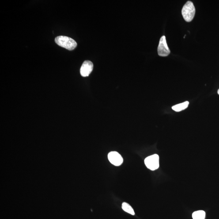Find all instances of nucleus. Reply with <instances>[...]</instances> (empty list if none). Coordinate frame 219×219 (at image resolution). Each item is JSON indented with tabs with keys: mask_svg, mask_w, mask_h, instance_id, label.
Instances as JSON below:
<instances>
[{
	"mask_svg": "<svg viewBox=\"0 0 219 219\" xmlns=\"http://www.w3.org/2000/svg\"><path fill=\"white\" fill-rule=\"evenodd\" d=\"M145 164L147 168L152 171H155L159 167V156L157 154H154L146 158Z\"/></svg>",
	"mask_w": 219,
	"mask_h": 219,
	"instance_id": "obj_3",
	"label": "nucleus"
},
{
	"mask_svg": "<svg viewBox=\"0 0 219 219\" xmlns=\"http://www.w3.org/2000/svg\"><path fill=\"white\" fill-rule=\"evenodd\" d=\"M158 54L161 57H167L171 52L169 47L167 45L166 37L162 36L160 39L157 48Z\"/></svg>",
	"mask_w": 219,
	"mask_h": 219,
	"instance_id": "obj_4",
	"label": "nucleus"
},
{
	"mask_svg": "<svg viewBox=\"0 0 219 219\" xmlns=\"http://www.w3.org/2000/svg\"><path fill=\"white\" fill-rule=\"evenodd\" d=\"M108 159L112 164L115 166H119L123 162V158L119 153L112 152L108 153Z\"/></svg>",
	"mask_w": 219,
	"mask_h": 219,
	"instance_id": "obj_5",
	"label": "nucleus"
},
{
	"mask_svg": "<svg viewBox=\"0 0 219 219\" xmlns=\"http://www.w3.org/2000/svg\"><path fill=\"white\" fill-rule=\"evenodd\" d=\"M189 104V102H184L173 106L172 107V109L174 111L179 112L183 111V110L187 108L188 107Z\"/></svg>",
	"mask_w": 219,
	"mask_h": 219,
	"instance_id": "obj_7",
	"label": "nucleus"
},
{
	"mask_svg": "<svg viewBox=\"0 0 219 219\" xmlns=\"http://www.w3.org/2000/svg\"><path fill=\"white\" fill-rule=\"evenodd\" d=\"M195 8L194 4L188 1L185 4L182 9V14L185 21L190 22L192 21L195 16Z\"/></svg>",
	"mask_w": 219,
	"mask_h": 219,
	"instance_id": "obj_2",
	"label": "nucleus"
},
{
	"mask_svg": "<svg viewBox=\"0 0 219 219\" xmlns=\"http://www.w3.org/2000/svg\"><path fill=\"white\" fill-rule=\"evenodd\" d=\"M217 93H218V94L219 95V89H218V91H217Z\"/></svg>",
	"mask_w": 219,
	"mask_h": 219,
	"instance_id": "obj_10",
	"label": "nucleus"
},
{
	"mask_svg": "<svg viewBox=\"0 0 219 219\" xmlns=\"http://www.w3.org/2000/svg\"><path fill=\"white\" fill-rule=\"evenodd\" d=\"M93 68V65L89 61H85L82 63L80 69V73L83 77H87L90 74Z\"/></svg>",
	"mask_w": 219,
	"mask_h": 219,
	"instance_id": "obj_6",
	"label": "nucleus"
},
{
	"mask_svg": "<svg viewBox=\"0 0 219 219\" xmlns=\"http://www.w3.org/2000/svg\"><path fill=\"white\" fill-rule=\"evenodd\" d=\"M193 219H205V212L202 210L194 212L192 214Z\"/></svg>",
	"mask_w": 219,
	"mask_h": 219,
	"instance_id": "obj_9",
	"label": "nucleus"
},
{
	"mask_svg": "<svg viewBox=\"0 0 219 219\" xmlns=\"http://www.w3.org/2000/svg\"><path fill=\"white\" fill-rule=\"evenodd\" d=\"M55 42L58 46L69 50L74 49L77 45L75 41L71 38L66 36L57 37L55 39Z\"/></svg>",
	"mask_w": 219,
	"mask_h": 219,
	"instance_id": "obj_1",
	"label": "nucleus"
},
{
	"mask_svg": "<svg viewBox=\"0 0 219 219\" xmlns=\"http://www.w3.org/2000/svg\"><path fill=\"white\" fill-rule=\"evenodd\" d=\"M122 208L125 212L130 213L132 215H134L135 213L134 209L129 204L126 203V202H123L122 203Z\"/></svg>",
	"mask_w": 219,
	"mask_h": 219,
	"instance_id": "obj_8",
	"label": "nucleus"
}]
</instances>
